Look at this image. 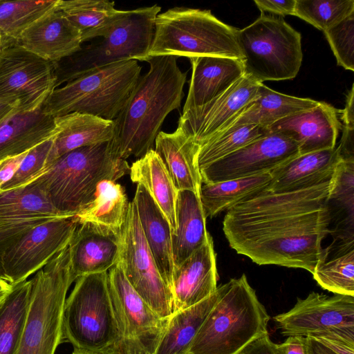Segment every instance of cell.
<instances>
[{"label": "cell", "mask_w": 354, "mask_h": 354, "mask_svg": "<svg viewBox=\"0 0 354 354\" xmlns=\"http://www.w3.org/2000/svg\"><path fill=\"white\" fill-rule=\"evenodd\" d=\"M330 180L291 192L262 190L226 211L223 230L237 254L262 265L301 268L311 274L330 234L326 205Z\"/></svg>", "instance_id": "cell-1"}, {"label": "cell", "mask_w": 354, "mask_h": 354, "mask_svg": "<svg viewBox=\"0 0 354 354\" xmlns=\"http://www.w3.org/2000/svg\"><path fill=\"white\" fill-rule=\"evenodd\" d=\"M177 59L167 55L146 61L148 72L140 77L113 120V136L109 145L115 158H141L153 149L165 119L180 107L187 73L180 69Z\"/></svg>", "instance_id": "cell-2"}, {"label": "cell", "mask_w": 354, "mask_h": 354, "mask_svg": "<svg viewBox=\"0 0 354 354\" xmlns=\"http://www.w3.org/2000/svg\"><path fill=\"white\" fill-rule=\"evenodd\" d=\"M219 297L187 354H238L268 335L270 316L243 274L220 286Z\"/></svg>", "instance_id": "cell-3"}, {"label": "cell", "mask_w": 354, "mask_h": 354, "mask_svg": "<svg viewBox=\"0 0 354 354\" xmlns=\"http://www.w3.org/2000/svg\"><path fill=\"white\" fill-rule=\"evenodd\" d=\"M129 169L125 160L113 156L107 142L65 153L36 180L54 207L64 215L73 216L93 201L100 182H115Z\"/></svg>", "instance_id": "cell-4"}, {"label": "cell", "mask_w": 354, "mask_h": 354, "mask_svg": "<svg viewBox=\"0 0 354 354\" xmlns=\"http://www.w3.org/2000/svg\"><path fill=\"white\" fill-rule=\"evenodd\" d=\"M237 31L209 10L174 7L157 15L155 34L143 61L159 56H218L243 61Z\"/></svg>", "instance_id": "cell-5"}, {"label": "cell", "mask_w": 354, "mask_h": 354, "mask_svg": "<svg viewBox=\"0 0 354 354\" xmlns=\"http://www.w3.org/2000/svg\"><path fill=\"white\" fill-rule=\"evenodd\" d=\"M142 67L129 59L98 67L55 88L42 106L53 118L71 113L113 121L133 91Z\"/></svg>", "instance_id": "cell-6"}, {"label": "cell", "mask_w": 354, "mask_h": 354, "mask_svg": "<svg viewBox=\"0 0 354 354\" xmlns=\"http://www.w3.org/2000/svg\"><path fill=\"white\" fill-rule=\"evenodd\" d=\"M62 342L74 349L112 354L119 331L108 285V272L76 279L62 314Z\"/></svg>", "instance_id": "cell-7"}, {"label": "cell", "mask_w": 354, "mask_h": 354, "mask_svg": "<svg viewBox=\"0 0 354 354\" xmlns=\"http://www.w3.org/2000/svg\"><path fill=\"white\" fill-rule=\"evenodd\" d=\"M24 326L15 354H55L62 342V314L74 281L68 245L35 274Z\"/></svg>", "instance_id": "cell-8"}, {"label": "cell", "mask_w": 354, "mask_h": 354, "mask_svg": "<svg viewBox=\"0 0 354 354\" xmlns=\"http://www.w3.org/2000/svg\"><path fill=\"white\" fill-rule=\"evenodd\" d=\"M161 8L151 6L125 10L103 39L88 45L54 63L55 88L80 75L103 66L129 59L143 61L155 34V20Z\"/></svg>", "instance_id": "cell-9"}, {"label": "cell", "mask_w": 354, "mask_h": 354, "mask_svg": "<svg viewBox=\"0 0 354 354\" xmlns=\"http://www.w3.org/2000/svg\"><path fill=\"white\" fill-rule=\"evenodd\" d=\"M244 74L258 82L295 78L301 65V34L281 17L261 13L238 30Z\"/></svg>", "instance_id": "cell-10"}, {"label": "cell", "mask_w": 354, "mask_h": 354, "mask_svg": "<svg viewBox=\"0 0 354 354\" xmlns=\"http://www.w3.org/2000/svg\"><path fill=\"white\" fill-rule=\"evenodd\" d=\"M119 341L112 354H155L168 319L160 317L127 279L119 261L108 272Z\"/></svg>", "instance_id": "cell-11"}, {"label": "cell", "mask_w": 354, "mask_h": 354, "mask_svg": "<svg viewBox=\"0 0 354 354\" xmlns=\"http://www.w3.org/2000/svg\"><path fill=\"white\" fill-rule=\"evenodd\" d=\"M273 319L286 337H323L354 346V297L311 292Z\"/></svg>", "instance_id": "cell-12"}, {"label": "cell", "mask_w": 354, "mask_h": 354, "mask_svg": "<svg viewBox=\"0 0 354 354\" xmlns=\"http://www.w3.org/2000/svg\"><path fill=\"white\" fill-rule=\"evenodd\" d=\"M119 263L139 296L160 317L169 318L173 313L172 293L164 282L148 248L133 201L129 204L122 230Z\"/></svg>", "instance_id": "cell-13"}, {"label": "cell", "mask_w": 354, "mask_h": 354, "mask_svg": "<svg viewBox=\"0 0 354 354\" xmlns=\"http://www.w3.org/2000/svg\"><path fill=\"white\" fill-rule=\"evenodd\" d=\"M54 63L19 44L0 50V101L19 103L18 110L42 107L55 89Z\"/></svg>", "instance_id": "cell-14"}, {"label": "cell", "mask_w": 354, "mask_h": 354, "mask_svg": "<svg viewBox=\"0 0 354 354\" xmlns=\"http://www.w3.org/2000/svg\"><path fill=\"white\" fill-rule=\"evenodd\" d=\"M79 221L76 216L55 218L23 233L4 252L2 268L11 285L27 280L68 245Z\"/></svg>", "instance_id": "cell-15"}, {"label": "cell", "mask_w": 354, "mask_h": 354, "mask_svg": "<svg viewBox=\"0 0 354 354\" xmlns=\"http://www.w3.org/2000/svg\"><path fill=\"white\" fill-rule=\"evenodd\" d=\"M299 154L290 137L270 132L201 169V181L215 183L270 172Z\"/></svg>", "instance_id": "cell-16"}, {"label": "cell", "mask_w": 354, "mask_h": 354, "mask_svg": "<svg viewBox=\"0 0 354 354\" xmlns=\"http://www.w3.org/2000/svg\"><path fill=\"white\" fill-rule=\"evenodd\" d=\"M261 84L244 74L227 91L208 103L183 111L178 126L199 144L216 133L252 102Z\"/></svg>", "instance_id": "cell-17"}, {"label": "cell", "mask_w": 354, "mask_h": 354, "mask_svg": "<svg viewBox=\"0 0 354 354\" xmlns=\"http://www.w3.org/2000/svg\"><path fill=\"white\" fill-rule=\"evenodd\" d=\"M73 279L107 272L120 260L122 230L79 222L68 244Z\"/></svg>", "instance_id": "cell-18"}, {"label": "cell", "mask_w": 354, "mask_h": 354, "mask_svg": "<svg viewBox=\"0 0 354 354\" xmlns=\"http://www.w3.org/2000/svg\"><path fill=\"white\" fill-rule=\"evenodd\" d=\"M337 112L331 105L319 102L315 106L283 118L268 129L294 140L299 154L333 149L342 128Z\"/></svg>", "instance_id": "cell-19"}, {"label": "cell", "mask_w": 354, "mask_h": 354, "mask_svg": "<svg viewBox=\"0 0 354 354\" xmlns=\"http://www.w3.org/2000/svg\"><path fill=\"white\" fill-rule=\"evenodd\" d=\"M218 279L216 254L209 234L201 248L174 268L171 288L173 313L210 296L218 287Z\"/></svg>", "instance_id": "cell-20"}, {"label": "cell", "mask_w": 354, "mask_h": 354, "mask_svg": "<svg viewBox=\"0 0 354 354\" xmlns=\"http://www.w3.org/2000/svg\"><path fill=\"white\" fill-rule=\"evenodd\" d=\"M82 44L79 30L56 8L29 26L21 34L18 44L56 63L79 51Z\"/></svg>", "instance_id": "cell-21"}, {"label": "cell", "mask_w": 354, "mask_h": 354, "mask_svg": "<svg viewBox=\"0 0 354 354\" xmlns=\"http://www.w3.org/2000/svg\"><path fill=\"white\" fill-rule=\"evenodd\" d=\"M340 160L337 147L299 154L270 172L272 179L265 189L291 192L330 180Z\"/></svg>", "instance_id": "cell-22"}, {"label": "cell", "mask_w": 354, "mask_h": 354, "mask_svg": "<svg viewBox=\"0 0 354 354\" xmlns=\"http://www.w3.org/2000/svg\"><path fill=\"white\" fill-rule=\"evenodd\" d=\"M192 77L183 111L201 106L227 91L244 75L242 60L218 56L189 58Z\"/></svg>", "instance_id": "cell-23"}, {"label": "cell", "mask_w": 354, "mask_h": 354, "mask_svg": "<svg viewBox=\"0 0 354 354\" xmlns=\"http://www.w3.org/2000/svg\"><path fill=\"white\" fill-rule=\"evenodd\" d=\"M133 201L148 248L164 282L171 292L174 264L170 224L141 185L138 184Z\"/></svg>", "instance_id": "cell-24"}, {"label": "cell", "mask_w": 354, "mask_h": 354, "mask_svg": "<svg viewBox=\"0 0 354 354\" xmlns=\"http://www.w3.org/2000/svg\"><path fill=\"white\" fill-rule=\"evenodd\" d=\"M154 145V151L176 190H189L199 194L202 183L197 161L199 145L179 126L173 133L160 131Z\"/></svg>", "instance_id": "cell-25"}, {"label": "cell", "mask_w": 354, "mask_h": 354, "mask_svg": "<svg viewBox=\"0 0 354 354\" xmlns=\"http://www.w3.org/2000/svg\"><path fill=\"white\" fill-rule=\"evenodd\" d=\"M55 119L57 131L53 137L46 169L69 151L109 142L113 136V121L80 113H71Z\"/></svg>", "instance_id": "cell-26"}, {"label": "cell", "mask_w": 354, "mask_h": 354, "mask_svg": "<svg viewBox=\"0 0 354 354\" xmlns=\"http://www.w3.org/2000/svg\"><path fill=\"white\" fill-rule=\"evenodd\" d=\"M55 118L42 107L32 111L17 110L0 124V159L27 152L56 133Z\"/></svg>", "instance_id": "cell-27"}, {"label": "cell", "mask_w": 354, "mask_h": 354, "mask_svg": "<svg viewBox=\"0 0 354 354\" xmlns=\"http://www.w3.org/2000/svg\"><path fill=\"white\" fill-rule=\"evenodd\" d=\"M176 228L171 231L174 268L179 266L207 240L205 215L199 194L178 191L175 205Z\"/></svg>", "instance_id": "cell-28"}, {"label": "cell", "mask_w": 354, "mask_h": 354, "mask_svg": "<svg viewBox=\"0 0 354 354\" xmlns=\"http://www.w3.org/2000/svg\"><path fill=\"white\" fill-rule=\"evenodd\" d=\"M318 103L319 101L310 98L297 97L277 92L261 83L255 98L216 133L243 124L268 127L283 118L311 109Z\"/></svg>", "instance_id": "cell-29"}, {"label": "cell", "mask_w": 354, "mask_h": 354, "mask_svg": "<svg viewBox=\"0 0 354 354\" xmlns=\"http://www.w3.org/2000/svg\"><path fill=\"white\" fill-rule=\"evenodd\" d=\"M326 205L333 242H354V159H341L338 162Z\"/></svg>", "instance_id": "cell-30"}, {"label": "cell", "mask_w": 354, "mask_h": 354, "mask_svg": "<svg viewBox=\"0 0 354 354\" xmlns=\"http://www.w3.org/2000/svg\"><path fill=\"white\" fill-rule=\"evenodd\" d=\"M68 217L57 211L37 180L0 192V227L21 222Z\"/></svg>", "instance_id": "cell-31"}, {"label": "cell", "mask_w": 354, "mask_h": 354, "mask_svg": "<svg viewBox=\"0 0 354 354\" xmlns=\"http://www.w3.org/2000/svg\"><path fill=\"white\" fill-rule=\"evenodd\" d=\"M129 174L133 183L145 188L167 218L171 231L175 230V205L178 191L154 149L133 162Z\"/></svg>", "instance_id": "cell-32"}, {"label": "cell", "mask_w": 354, "mask_h": 354, "mask_svg": "<svg viewBox=\"0 0 354 354\" xmlns=\"http://www.w3.org/2000/svg\"><path fill=\"white\" fill-rule=\"evenodd\" d=\"M220 292L219 286L214 293L203 301L174 313L168 319L155 354H187L194 337L217 301Z\"/></svg>", "instance_id": "cell-33"}, {"label": "cell", "mask_w": 354, "mask_h": 354, "mask_svg": "<svg viewBox=\"0 0 354 354\" xmlns=\"http://www.w3.org/2000/svg\"><path fill=\"white\" fill-rule=\"evenodd\" d=\"M57 8L79 30L82 43L104 37L125 12L108 0H58Z\"/></svg>", "instance_id": "cell-34"}, {"label": "cell", "mask_w": 354, "mask_h": 354, "mask_svg": "<svg viewBox=\"0 0 354 354\" xmlns=\"http://www.w3.org/2000/svg\"><path fill=\"white\" fill-rule=\"evenodd\" d=\"M270 172L215 183H201L199 198L206 218L221 212L255 194L270 183Z\"/></svg>", "instance_id": "cell-35"}, {"label": "cell", "mask_w": 354, "mask_h": 354, "mask_svg": "<svg viewBox=\"0 0 354 354\" xmlns=\"http://www.w3.org/2000/svg\"><path fill=\"white\" fill-rule=\"evenodd\" d=\"M324 248L322 257L313 273L314 279L324 290L337 295L354 297V242H333Z\"/></svg>", "instance_id": "cell-36"}, {"label": "cell", "mask_w": 354, "mask_h": 354, "mask_svg": "<svg viewBox=\"0 0 354 354\" xmlns=\"http://www.w3.org/2000/svg\"><path fill=\"white\" fill-rule=\"evenodd\" d=\"M129 202L122 187L112 180L100 182L93 201L76 214L79 222H91L122 230Z\"/></svg>", "instance_id": "cell-37"}, {"label": "cell", "mask_w": 354, "mask_h": 354, "mask_svg": "<svg viewBox=\"0 0 354 354\" xmlns=\"http://www.w3.org/2000/svg\"><path fill=\"white\" fill-rule=\"evenodd\" d=\"M58 0H0V50L19 44L21 34L57 8Z\"/></svg>", "instance_id": "cell-38"}, {"label": "cell", "mask_w": 354, "mask_h": 354, "mask_svg": "<svg viewBox=\"0 0 354 354\" xmlns=\"http://www.w3.org/2000/svg\"><path fill=\"white\" fill-rule=\"evenodd\" d=\"M32 281L12 285L0 303V354H15L29 308Z\"/></svg>", "instance_id": "cell-39"}, {"label": "cell", "mask_w": 354, "mask_h": 354, "mask_svg": "<svg viewBox=\"0 0 354 354\" xmlns=\"http://www.w3.org/2000/svg\"><path fill=\"white\" fill-rule=\"evenodd\" d=\"M268 127L256 124H243L227 129L201 142L198 153L199 170L266 136Z\"/></svg>", "instance_id": "cell-40"}, {"label": "cell", "mask_w": 354, "mask_h": 354, "mask_svg": "<svg viewBox=\"0 0 354 354\" xmlns=\"http://www.w3.org/2000/svg\"><path fill=\"white\" fill-rule=\"evenodd\" d=\"M353 12V0H296L293 15L325 32Z\"/></svg>", "instance_id": "cell-41"}, {"label": "cell", "mask_w": 354, "mask_h": 354, "mask_svg": "<svg viewBox=\"0 0 354 354\" xmlns=\"http://www.w3.org/2000/svg\"><path fill=\"white\" fill-rule=\"evenodd\" d=\"M53 145V137L28 151L12 178L0 192L28 185L40 176L46 169V161Z\"/></svg>", "instance_id": "cell-42"}, {"label": "cell", "mask_w": 354, "mask_h": 354, "mask_svg": "<svg viewBox=\"0 0 354 354\" xmlns=\"http://www.w3.org/2000/svg\"><path fill=\"white\" fill-rule=\"evenodd\" d=\"M339 66L354 71V12L325 32Z\"/></svg>", "instance_id": "cell-43"}, {"label": "cell", "mask_w": 354, "mask_h": 354, "mask_svg": "<svg viewBox=\"0 0 354 354\" xmlns=\"http://www.w3.org/2000/svg\"><path fill=\"white\" fill-rule=\"evenodd\" d=\"M48 220L50 219L31 220L0 227V279L6 281L2 268V258L5 251L28 229Z\"/></svg>", "instance_id": "cell-44"}, {"label": "cell", "mask_w": 354, "mask_h": 354, "mask_svg": "<svg viewBox=\"0 0 354 354\" xmlns=\"http://www.w3.org/2000/svg\"><path fill=\"white\" fill-rule=\"evenodd\" d=\"M306 337L308 354H354V346L323 337Z\"/></svg>", "instance_id": "cell-45"}, {"label": "cell", "mask_w": 354, "mask_h": 354, "mask_svg": "<svg viewBox=\"0 0 354 354\" xmlns=\"http://www.w3.org/2000/svg\"><path fill=\"white\" fill-rule=\"evenodd\" d=\"M254 2L261 13L283 17L294 15L296 0H254Z\"/></svg>", "instance_id": "cell-46"}, {"label": "cell", "mask_w": 354, "mask_h": 354, "mask_svg": "<svg viewBox=\"0 0 354 354\" xmlns=\"http://www.w3.org/2000/svg\"><path fill=\"white\" fill-rule=\"evenodd\" d=\"M238 354H285L279 344L274 343L268 334L260 337L243 348Z\"/></svg>", "instance_id": "cell-47"}, {"label": "cell", "mask_w": 354, "mask_h": 354, "mask_svg": "<svg viewBox=\"0 0 354 354\" xmlns=\"http://www.w3.org/2000/svg\"><path fill=\"white\" fill-rule=\"evenodd\" d=\"M27 152L0 159V189L15 175Z\"/></svg>", "instance_id": "cell-48"}, {"label": "cell", "mask_w": 354, "mask_h": 354, "mask_svg": "<svg viewBox=\"0 0 354 354\" xmlns=\"http://www.w3.org/2000/svg\"><path fill=\"white\" fill-rule=\"evenodd\" d=\"M337 148L341 159H354V127L343 125L342 136Z\"/></svg>", "instance_id": "cell-49"}, {"label": "cell", "mask_w": 354, "mask_h": 354, "mask_svg": "<svg viewBox=\"0 0 354 354\" xmlns=\"http://www.w3.org/2000/svg\"><path fill=\"white\" fill-rule=\"evenodd\" d=\"M285 354H308L306 337L304 336H288L279 344Z\"/></svg>", "instance_id": "cell-50"}, {"label": "cell", "mask_w": 354, "mask_h": 354, "mask_svg": "<svg viewBox=\"0 0 354 354\" xmlns=\"http://www.w3.org/2000/svg\"><path fill=\"white\" fill-rule=\"evenodd\" d=\"M343 125L354 127V88L353 85L346 95L345 108L340 111Z\"/></svg>", "instance_id": "cell-51"}, {"label": "cell", "mask_w": 354, "mask_h": 354, "mask_svg": "<svg viewBox=\"0 0 354 354\" xmlns=\"http://www.w3.org/2000/svg\"><path fill=\"white\" fill-rule=\"evenodd\" d=\"M19 103L12 101H0V124L18 110Z\"/></svg>", "instance_id": "cell-52"}, {"label": "cell", "mask_w": 354, "mask_h": 354, "mask_svg": "<svg viewBox=\"0 0 354 354\" xmlns=\"http://www.w3.org/2000/svg\"><path fill=\"white\" fill-rule=\"evenodd\" d=\"M12 288V285L6 281L0 282V303L7 297Z\"/></svg>", "instance_id": "cell-53"}, {"label": "cell", "mask_w": 354, "mask_h": 354, "mask_svg": "<svg viewBox=\"0 0 354 354\" xmlns=\"http://www.w3.org/2000/svg\"><path fill=\"white\" fill-rule=\"evenodd\" d=\"M72 354H96V353H91V352H88V351H82V350L74 349V351L72 353Z\"/></svg>", "instance_id": "cell-54"}, {"label": "cell", "mask_w": 354, "mask_h": 354, "mask_svg": "<svg viewBox=\"0 0 354 354\" xmlns=\"http://www.w3.org/2000/svg\"><path fill=\"white\" fill-rule=\"evenodd\" d=\"M3 281V280L0 279V282Z\"/></svg>", "instance_id": "cell-55"}]
</instances>
